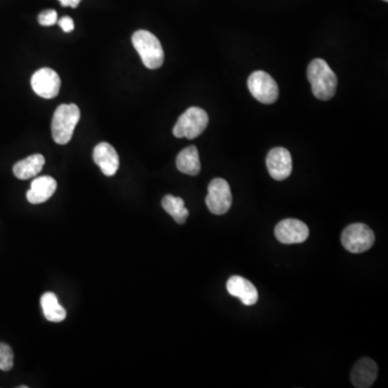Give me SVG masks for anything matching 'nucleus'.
Segmentation results:
<instances>
[{"label":"nucleus","instance_id":"nucleus-13","mask_svg":"<svg viewBox=\"0 0 388 388\" xmlns=\"http://www.w3.org/2000/svg\"><path fill=\"white\" fill-rule=\"evenodd\" d=\"M377 377V365L370 358H363L356 363L351 380L356 388H369Z\"/></svg>","mask_w":388,"mask_h":388},{"label":"nucleus","instance_id":"nucleus-8","mask_svg":"<svg viewBox=\"0 0 388 388\" xmlns=\"http://www.w3.org/2000/svg\"><path fill=\"white\" fill-rule=\"evenodd\" d=\"M34 92L40 98L51 100L56 98L61 88V78L51 68H41L33 74L31 80Z\"/></svg>","mask_w":388,"mask_h":388},{"label":"nucleus","instance_id":"nucleus-2","mask_svg":"<svg viewBox=\"0 0 388 388\" xmlns=\"http://www.w3.org/2000/svg\"><path fill=\"white\" fill-rule=\"evenodd\" d=\"M80 116L79 107L74 104H62L56 108L51 126L52 138L56 144L66 145L72 140Z\"/></svg>","mask_w":388,"mask_h":388},{"label":"nucleus","instance_id":"nucleus-12","mask_svg":"<svg viewBox=\"0 0 388 388\" xmlns=\"http://www.w3.org/2000/svg\"><path fill=\"white\" fill-rule=\"evenodd\" d=\"M227 290L233 297H239L246 307L255 305L258 301V291L253 283L242 276H232L227 281Z\"/></svg>","mask_w":388,"mask_h":388},{"label":"nucleus","instance_id":"nucleus-18","mask_svg":"<svg viewBox=\"0 0 388 388\" xmlns=\"http://www.w3.org/2000/svg\"><path fill=\"white\" fill-rule=\"evenodd\" d=\"M162 207L179 225L186 222L189 217V210L185 206V201L182 198L168 194L163 198Z\"/></svg>","mask_w":388,"mask_h":388},{"label":"nucleus","instance_id":"nucleus-22","mask_svg":"<svg viewBox=\"0 0 388 388\" xmlns=\"http://www.w3.org/2000/svg\"><path fill=\"white\" fill-rule=\"evenodd\" d=\"M62 7L77 8L81 0H58Z\"/></svg>","mask_w":388,"mask_h":388},{"label":"nucleus","instance_id":"nucleus-4","mask_svg":"<svg viewBox=\"0 0 388 388\" xmlns=\"http://www.w3.org/2000/svg\"><path fill=\"white\" fill-rule=\"evenodd\" d=\"M208 126V114L202 108L190 107L179 116L173 128V134L177 138L194 140L204 132Z\"/></svg>","mask_w":388,"mask_h":388},{"label":"nucleus","instance_id":"nucleus-17","mask_svg":"<svg viewBox=\"0 0 388 388\" xmlns=\"http://www.w3.org/2000/svg\"><path fill=\"white\" fill-rule=\"evenodd\" d=\"M44 317L51 323H61L66 319V309L58 302L55 293H46L40 299Z\"/></svg>","mask_w":388,"mask_h":388},{"label":"nucleus","instance_id":"nucleus-11","mask_svg":"<svg viewBox=\"0 0 388 388\" xmlns=\"http://www.w3.org/2000/svg\"><path fill=\"white\" fill-rule=\"evenodd\" d=\"M93 160L102 174L108 177L114 176L120 166L118 152L108 142H100L94 148Z\"/></svg>","mask_w":388,"mask_h":388},{"label":"nucleus","instance_id":"nucleus-6","mask_svg":"<svg viewBox=\"0 0 388 388\" xmlns=\"http://www.w3.org/2000/svg\"><path fill=\"white\" fill-rule=\"evenodd\" d=\"M248 88L251 95L265 105L273 104L279 98V86L270 74L262 70L253 72L249 76Z\"/></svg>","mask_w":388,"mask_h":388},{"label":"nucleus","instance_id":"nucleus-15","mask_svg":"<svg viewBox=\"0 0 388 388\" xmlns=\"http://www.w3.org/2000/svg\"><path fill=\"white\" fill-rule=\"evenodd\" d=\"M46 159L42 154H33L15 163L13 166V174L21 180H27L37 176L44 168Z\"/></svg>","mask_w":388,"mask_h":388},{"label":"nucleus","instance_id":"nucleus-20","mask_svg":"<svg viewBox=\"0 0 388 388\" xmlns=\"http://www.w3.org/2000/svg\"><path fill=\"white\" fill-rule=\"evenodd\" d=\"M38 22L42 26H52L58 22V12L55 10H44L38 15Z\"/></svg>","mask_w":388,"mask_h":388},{"label":"nucleus","instance_id":"nucleus-10","mask_svg":"<svg viewBox=\"0 0 388 388\" xmlns=\"http://www.w3.org/2000/svg\"><path fill=\"white\" fill-rule=\"evenodd\" d=\"M267 168L275 180L288 178L293 170L290 152L283 147L272 149L267 156Z\"/></svg>","mask_w":388,"mask_h":388},{"label":"nucleus","instance_id":"nucleus-3","mask_svg":"<svg viewBox=\"0 0 388 388\" xmlns=\"http://www.w3.org/2000/svg\"><path fill=\"white\" fill-rule=\"evenodd\" d=\"M133 46L149 69H158L164 63V51L160 40L150 32L140 29L132 36Z\"/></svg>","mask_w":388,"mask_h":388},{"label":"nucleus","instance_id":"nucleus-1","mask_svg":"<svg viewBox=\"0 0 388 388\" xmlns=\"http://www.w3.org/2000/svg\"><path fill=\"white\" fill-rule=\"evenodd\" d=\"M307 78L315 98L329 100L337 92V78L330 66L321 58H315L307 67Z\"/></svg>","mask_w":388,"mask_h":388},{"label":"nucleus","instance_id":"nucleus-19","mask_svg":"<svg viewBox=\"0 0 388 388\" xmlns=\"http://www.w3.org/2000/svg\"><path fill=\"white\" fill-rule=\"evenodd\" d=\"M13 351L6 343H0V370L10 371L13 368Z\"/></svg>","mask_w":388,"mask_h":388},{"label":"nucleus","instance_id":"nucleus-16","mask_svg":"<svg viewBox=\"0 0 388 388\" xmlns=\"http://www.w3.org/2000/svg\"><path fill=\"white\" fill-rule=\"evenodd\" d=\"M176 166L179 172L189 176L199 175L201 172V162L198 148L196 146L187 147L179 152L176 159Z\"/></svg>","mask_w":388,"mask_h":388},{"label":"nucleus","instance_id":"nucleus-9","mask_svg":"<svg viewBox=\"0 0 388 388\" xmlns=\"http://www.w3.org/2000/svg\"><path fill=\"white\" fill-rule=\"evenodd\" d=\"M275 237L283 244H301L309 235L307 225L297 219H285L275 227Z\"/></svg>","mask_w":388,"mask_h":388},{"label":"nucleus","instance_id":"nucleus-5","mask_svg":"<svg viewBox=\"0 0 388 388\" xmlns=\"http://www.w3.org/2000/svg\"><path fill=\"white\" fill-rule=\"evenodd\" d=\"M341 242L349 253H363L375 244V233L367 225L353 223L342 233Z\"/></svg>","mask_w":388,"mask_h":388},{"label":"nucleus","instance_id":"nucleus-14","mask_svg":"<svg viewBox=\"0 0 388 388\" xmlns=\"http://www.w3.org/2000/svg\"><path fill=\"white\" fill-rule=\"evenodd\" d=\"M58 188V182L51 176H40L34 179L31 189L26 193L27 201L32 204L47 202Z\"/></svg>","mask_w":388,"mask_h":388},{"label":"nucleus","instance_id":"nucleus-23","mask_svg":"<svg viewBox=\"0 0 388 388\" xmlns=\"http://www.w3.org/2000/svg\"><path fill=\"white\" fill-rule=\"evenodd\" d=\"M384 1H386V3H387L388 0H384Z\"/></svg>","mask_w":388,"mask_h":388},{"label":"nucleus","instance_id":"nucleus-7","mask_svg":"<svg viewBox=\"0 0 388 388\" xmlns=\"http://www.w3.org/2000/svg\"><path fill=\"white\" fill-rule=\"evenodd\" d=\"M206 205L212 214L223 215L229 212L232 205L230 186L222 178H215L208 186Z\"/></svg>","mask_w":388,"mask_h":388},{"label":"nucleus","instance_id":"nucleus-21","mask_svg":"<svg viewBox=\"0 0 388 388\" xmlns=\"http://www.w3.org/2000/svg\"><path fill=\"white\" fill-rule=\"evenodd\" d=\"M58 24H60L62 29H63V32H65V33H70V32L74 31V25L72 18L63 17L58 21Z\"/></svg>","mask_w":388,"mask_h":388}]
</instances>
